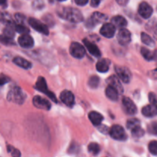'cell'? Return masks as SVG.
Wrapping results in <instances>:
<instances>
[{
	"instance_id": "1",
	"label": "cell",
	"mask_w": 157,
	"mask_h": 157,
	"mask_svg": "<svg viewBox=\"0 0 157 157\" xmlns=\"http://www.w3.org/2000/svg\"><path fill=\"white\" fill-rule=\"evenodd\" d=\"M58 15L63 18L64 19L67 20L69 21L75 23H79L84 20L82 13L80 12L78 9H75L71 7L64 8L62 12L61 13H58Z\"/></svg>"
},
{
	"instance_id": "2",
	"label": "cell",
	"mask_w": 157,
	"mask_h": 157,
	"mask_svg": "<svg viewBox=\"0 0 157 157\" xmlns=\"http://www.w3.org/2000/svg\"><path fill=\"white\" fill-rule=\"evenodd\" d=\"M25 94L21 90V89L18 87H15L9 90L8 94V100L11 102L15 103L18 104H21L24 103L25 100Z\"/></svg>"
},
{
	"instance_id": "3",
	"label": "cell",
	"mask_w": 157,
	"mask_h": 157,
	"mask_svg": "<svg viewBox=\"0 0 157 157\" xmlns=\"http://www.w3.org/2000/svg\"><path fill=\"white\" fill-rule=\"evenodd\" d=\"M109 133L113 140L119 141H124L127 139V135L126 133L124 127L120 125H113L109 130Z\"/></svg>"
},
{
	"instance_id": "4",
	"label": "cell",
	"mask_w": 157,
	"mask_h": 157,
	"mask_svg": "<svg viewBox=\"0 0 157 157\" xmlns=\"http://www.w3.org/2000/svg\"><path fill=\"white\" fill-rule=\"evenodd\" d=\"M35 88H36L37 90H39V91L45 94L48 95L52 101H55V103H57L56 97H55V95L53 93H52V92L48 90L47 84H46L45 79H44L43 77H39V78H38V81H37L36 82V84H35Z\"/></svg>"
},
{
	"instance_id": "5",
	"label": "cell",
	"mask_w": 157,
	"mask_h": 157,
	"mask_svg": "<svg viewBox=\"0 0 157 157\" xmlns=\"http://www.w3.org/2000/svg\"><path fill=\"white\" fill-rule=\"evenodd\" d=\"M114 69L118 78L123 82H124L125 84H128L131 81L132 74L127 67H123V66H115Z\"/></svg>"
},
{
	"instance_id": "6",
	"label": "cell",
	"mask_w": 157,
	"mask_h": 157,
	"mask_svg": "<svg viewBox=\"0 0 157 157\" xmlns=\"http://www.w3.org/2000/svg\"><path fill=\"white\" fill-rule=\"evenodd\" d=\"M107 19V15H104V14L98 12H94L93 15H91V17L87 19V23H86V26L90 28V29H91V28L94 27L95 25H96L97 23L104 22V21H105Z\"/></svg>"
},
{
	"instance_id": "7",
	"label": "cell",
	"mask_w": 157,
	"mask_h": 157,
	"mask_svg": "<svg viewBox=\"0 0 157 157\" xmlns=\"http://www.w3.org/2000/svg\"><path fill=\"white\" fill-rule=\"evenodd\" d=\"M29 24L30 25L31 27L33 28L35 31L40 32L41 34H44L45 35H48L49 31L46 25H44L43 22H41L39 20L36 19L34 18H29Z\"/></svg>"
},
{
	"instance_id": "8",
	"label": "cell",
	"mask_w": 157,
	"mask_h": 157,
	"mask_svg": "<svg viewBox=\"0 0 157 157\" xmlns=\"http://www.w3.org/2000/svg\"><path fill=\"white\" fill-rule=\"evenodd\" d=\"M70 53L74 58L81 59L85 55V49L78 42H73L70 46Z\"/></svg>"
},
{
	"instance_id": "9",
	"label": "cell",
	"mask_w": 157,
	"mask_h": 157,
	"mask_svg": "<svg viewBox=\"0 0 157 157\" xmlns=\"http://www.w3.org/2000/svg\"><path fill=\"white\" fill-rule=\"evenodd\" d=\"M122 102L124 111L127 114L134 115L137 113V107H136V104L133 102V101L130 98H124Z\"/></svg>"
},
{
	"instance_id": "10",
	"label": "cell",
	"mask_w": 157,
	"mask_h": 157,
	"mask_svg": "<svg viewBox=\"0 0 157 157\" xmlns=\"http://www.w3.org/2000/svg\"><path fill=\"white\" fill-rule=\"evenodd\" d=\"M153 12V8L151 7L150 5L146 2H143L140 4L139 8H138V13L140 14L142 18H149L151 17L152 14Z\"/></svg>"
},
{
	"instance_id": "11",
	"label": "cell",
	"mask_w": 157,
	"mask_h": 157,
	"mask_svg": "<svg viewBox=\"0 0 157 157\" xmlns=\"http://www.w3.org/2000/svg\"><path fill=\"white\" fill-rule=\"evenodd\" d=\"M118 42L121 45H127L131 41V33L126 29H121L117 34Z\"/></svg>"
},
{
	"instance_id": "12",
	"label": "cell",
	"mask_w": 157,
	"mask_h": 157,
	"mask_svg": "<svg viewBox=\"0 0 157 157\" xmlns=\"http://www.w3.org/2000/svg\"><path fill=\"white\" fill-rule=\"evenodd\" d=\"M116 28L112 23H105L101 27L100 32L104 37L107 38H111L114 36Z\"/></svg>"
},
{
	"instance_id": "13",
	"label": "cell",
	"mask_w": 157,
	"mask_h": 157,
	"mask_svg": "<svg viewBox=\"0 0 157 157\" xmlns=\"http://www.w3.org/2000/svg\"><path fill=\"white\" fill-rule=\"evenodd\" d=\"M33 104L38 109L49 110L52 107V104L48 100L40 96H35L33 98Z\"/></svg>"
},
{
	"instance_id": "14",
	"label": "cell",
	"mask_w": 157,
	"mask_h": 157,
	"mask_svg": "<svg viewBox=\"0 0 157 157\" xmlns=\"http://www.w3.org/2000/svg\"><path fill=\"white\" fill-rule=\"evenodd\" d=\"M60 99L65 105L69 107H73L75 104V96L72 92L69 91V90H63L60 95Z\"/></svg>"
},
{
	"instance_id": "15",
	"label": "cell",
	"mask_w": 157,
	"mask_h": 157,
	"mask_svg": "<svg viewBox=\"0 0 157 157\" xmlns=\"http://www.w3.org/2000/svg\"><path fill=\"white\" fill-rule=\"evenodd\" d=\"M18 42L24 48H31L34 46L33 38L28 34H22L18 38Z\"/></svg>"
},
{
	"instance_id": "16",
	"label": "cell",
	"mask_w": 157,
	"mask_h": 157,
	"mask_svg": "<svg viewBox=\"0 0 157 157\" xmlns=\"http://www.w3.org/2000/svg\"><path fill=\"white\" fill-rule=\"evenodd\" d=\"M83 42H84V45L87 48L88 52H90L92 55H94V56L96 57V58H100V57L101 56V51H100V49L98 48V47L94 44V43L89 41L87 38H84V39L83 40Z\"/></svg>"
},
{
	"instance_id": "17",
	"label": "cell",
	"mask_w": 157,
	"mask_h": 157,
	"mask_svg": "<svg viewBox=\"0 0 157 157\" xmlns=\"http://www.w3.org/2000/svg\"><path fill=\"white\" fill-rule=\"evenodd\" d=\"M107 82L108 84V85L111 86L113 88L116 89L119 92V94L123 93V91H124V87H123L122 84H121L120 78L117 76H116V75H111L110 78H107Z\"/></svg>"
},
{
	"instance_id": "18",
	"label": "cell",
	"mask_w": 157,
	"mask_h": 157,
	"mask_svg": "<svg viewBox=\"0 0 157 157\" xmlns=\"http://www.w3.org/2000/svg\"><path fill=\"white\" fill-rule=\"evenodd\" d=\"M142 113L147 117H153L157 116V106L150 104L147 105L142 109Z\"/></svg>"
},
{
	"instance_id": "19",
	"label": "cell",
	"mask_w": 157,
	"mask_h": 157,
	"mask_svg": "<svg viewBox=\"0 0 157 157\" xmlns=\"http://www.w3.org/2000/svg\"><path fill=\"white\" fill-rule=\"evenodd\" d=\"M110 61L107 59V58H103V59L99 60L97 63L96 68L101 73H106L109 70L110 67Z\"/></svg>"
},
{
	"instance_id": "20",
	"label": "cell",
	"mask_w": 157,
	"mask_h": 157,
	"mask_svg": "<svg viewBox=\"0 0 157 157\" xmlns=\"http://www.w3.org/2000/svg\"><path fill=\"white\" fill-rule=\"evenodd\" d=\"M111 22L115 26L116 29L117 28V29H123V28L126 27L127 25V20L123 16H121V15H117V16L112 18Z\"/></svg>"
},
{
	"instance_id": "21",
	"label": "cell",
	"mask_w": 157,
	"mask_h": 157,
	"mask_svg": "<svg viewBox=\"0 0 157 157\" xmlns=\"http://www.w3.org/2000/svg\"><path fill=\"white\" fill-rule=\"evenodd\" d=\"M88 117L90 119V121H91L92 124L94 126H98L99 124H101L102 121L104 120V117L100 113L96 111H91L89 113Z\"/></svg>"
},
{
	"instance_id": "22",
	"label": "cell",
	"mask_w": 157,
	"mask_h": 157,
	"mask_svg": "<svg viewBox=\"0 0 157 157\" xmlns=\"http://www.w3.org/2000/svg\"><path fill=\"white\" fill-rule=\"evenodd\" d=\"M13 62L15 63L16 65L19 66V67L25 69H29L32 67V63H31L30 61H27L26 59L21 58V57H15L13 59Z\"/></svg>"
},
{
	"instance_id": "23",
	"label": "cell",
	"mask_w": 157,
	"mask_h": 157,
	"mask_svg": "<svg viewBox=\"0 0 157 157\" xmlns=\"http://www.w3.org/2000/svg\"><path fill=\"white\" fill-rule=\"evenodd\" d=\"M106 96L107 97V98H109L110 100L113 101H116L118 100V97H119V92L116 90L115 88H113V87L109 85L108 87L106 88Z\"/></svg>"
},
{
	"instance_id": "24",
	"label": "cell",
	"mask_w": 157,
	"mask_h": 157,
	"mask_svg": "<svg viewBox=\"0 0 157 157\" xmlns=\"http://www.w3.org/2000/svg\"><path fill=\"white\" fill-rule=\"evenodd\" d=\"M141 55L147 61H153L156 58V53L151 52L147 48H141Z\"/></svg>"
},
{
	"instance_id": "25",
	"label": "cell",
	"mask_w": 157,
	"mask_h": 157,
	"mask_svg": "<svg viewBox=\"0 0 157 157\" xmlns=\"http://www.w3.org/2000/svg\"><path fill=\"white\" fill-rule=\"evenodd\" d=\"M141 40H142L143 43L145 44L146 45L150 46V47H154L155 46L154 40L145 32L141 33Z\"/></svg>"
},
{
	"instance_id": "26",
	"label": "cell",
	"mask_w": 157,
	"mask_h": 157,
	"mask_svg": "<svg viewBox=\"0 0 157 157\" xmlns=\"http://www.w3.org/2000/svg\"><path fill=\"white\" fill-rule=\"evenodd\" d=\"M0 21H2V22L6 25L14 24V21L11 15L7 12H0Z\"/></svg>"
},
{
	"instance_id": "27",
	"label": "cell",
	"mask_w": 157,
	"mask_h": 157,
	"mask_svg": "<svg viewBox=\"0 0 157 157\" xmlns=\"http://www.w3.org/2000/svg\"><path fill=\"white\" fill-rule=\"evenodd\" d=\"M138 127H140V121L136 118H133V119H130L127 121V127L130 130H133V129Z\"/></svg>"
},
{
	"instance_id": "28",
	"label": "cell",
	"mask_w": 157,
	"mask_h": 157,
	"mask_svg": "<svg viewBox=\"0 0 157 157\" xmlns=\"http://www.w3.org/2000/svg\"><path fill=\"white\" fill-rule=\"evenodd\" d=\"M15 24L6 25V29L3 30V35L13 38L14 35H15Z\"/></svg>"
},
{
	"instance_id": "29",
	"label": "cell",
	"mask_w": 157,
	"mask_h": 157,
	"mask_svg": "<svg viewBox=\"0 0 157 157\" xmlns=\"http://www.w3.org/2000/svg\"><path fill=\"white\" fill-rule=\"evenodd\" d=\"M88 151L89 153H91L94 156H96L101 151V148H100V146L98 145L96 143H91L88 145Z\"/></svg>"
},
{
	"instance_id": "30",
	"label": "cell",
	"mask_w": 157,
	"mask_h": 157,
	"mask_svg": "<svg viewBox=\"0 0 157 157\" xmlns=\"http://www.w3.org/2000/svg\"><path fill=\"white\" fill-rule=\"evenodd\" d=\"M0 42L5 45H14V44H15V43L13 41V38L8 37L5 35H0Z\"/></svg>"
},
{
	"instance_id": "31",
	"label": "cell",
	"mask_w": 157,
	"mask_h": 157,
	"mask_svg": "<svg viewBox=\"0 0 157 157\" xmlns=\"http://www.w3.org/2000/svg\"><path fill=\"white\" fill-rule=\"evenodd\" d=\"M100 79L97 76H92L89 78L88 84L91 88H97L99 86Z\"/></svg>"
},
{
	"instance_id": "32",
	"label": "cell",
	"mask_w": 157,
	"mask_h": 157,
	"mask_svg": "<svg viewBox=\"0 0 157 157\" xmlns=\"http://www.w3.org/2000/svg\"><path fill=\"white\" fill-rule=\"evenodd\" d=\"M132 132V136L134 138H140L142 137L143 136L145 133V131H144V129L141 128V127H138L136 128L133 129V130H131Z\"/></svg>"
},
{
	"instance_id": "33",
	"label": "cell",
	"mask_w": 157,
	"mask_h": 157,
	"mask_svg": "<svg viewBox=\"0 0 157 157\" xmlns=\"http://www.w3.org/2000/svg\"><path fill=\"white\" fill-rule=\"evenodd\" d=\"M15 30L18 33L20 34H28L29 32V29L23 24H17L15 25Z\"/></svg>"
},
{
	"instance_id": "34",
	"label": "cell",
	"mask_w": 157,
	"mask_h": 157,
	"mask_svg": "<svg viewBox=\"0 0 157 157\" xmlns=\"http://www.w3.org/2000/svg\"><path fill=\"white\" fill-rule=\"evenodd\" d=\"M147 130L150 134L153 136H157V122L150 123L147 127Z\"/></svg>"
},
{
	"instance_id": "35",
	"label": "cell",
	"mask_w": 157,
	"mask_h": 157,
	"mask_svg": "<svg viewBox=\"0 0 157 157\" xmlns=\"http://www.w3.org/2000/svg\"><path fill=\"white\" fill-rule=\"evenodd\" d=\"M148 149L151 154L154 155V156H157V141H151L149 144Z\"/></svg>"
},
{
	"instance_id": "36",
	"label": "cell",
	"mask_w": 157,
	"mask_h": 157,
	"mask_svg": "<svg viewBox=\"0 0 157 157\" xmlns=\"http://www.w3.org/2000/svg\"><path fill=\"white\" fill-rule=\"evenodd\" d=\"M149 101L151 104L157 106V96L156 94H154L153 92L149 93Z\"/></svg>"
},
{
	"instance_id": "37",
	"label": "cell",
	"mask_w": 157,
	"mask_h": 157,
	"mask_svg": "<svg viewBox=\"0 0 157 157\" xmlns=\"http://www.w3.org/2000/svg\"><path fill=\"white\" fill-rule=\"evenodd\" d=\"M8 152L11 153L12 156H20L21 153L18 150L15 149L14 147H11V146H8Z\"/></svg>"
},
{
	"instance_id": "38",
	"label": "cell",
	"mask_w": 157,
	"mask_h": 157,
	"mask_svg": "<svg viewBox=\"0 0 157 157\" xmlns=\"http://www.w3.org/2000/svg\"><path fill=\"white\" fill-rule=\"evenodd\" d=\"M97 127H98V129L99 130V131L101 132L102 133L106 134V133H109V130H110V129H109L107 126L101 125V124H99V125L97 126Z\"/></svg>"
},
{
	"instance_id": "39",
	"label": "cell",
	"mask_w": 157,
	"mask_h": 157,
	"mask_svg": "<svg viewBox=\"0 0 157 157\" xmlns=\"http://www.w3.org/2000/svg\"><path fill=\"white\" fill-rule=\"evenodd\" d=\"M15 17L17 22H18V24H23L25 20V15H23L21 13H17L15 15Z\"/></svg>"
},
{
	"instance_id": "40",
	"label": "cell",
	"mask_w": 157,
	"mask_h": 157,
	"mask_svg": "<svg viewBox=\"0 0 157 157\" xmlns=\"http://www.w3.org/2000/svg\"><path fill=\"white\" fill-rule=\"evenodd\" d=\"M10 81V78L8 76H6V75H0V86L4 85L6 83L9 82Z\"/></svg>"
},
{
	"instance_id": "41",
	"label": "cell",
	"mask_w": 157,
	"mask_h": 157,
	"mask_svg": "<svg viewBox=\"0 0 157 157\" xmlns=\"http://www.w3.org/2000/svg\"><path fill=\"white\" fill-rule=\"evenodd\" d=\"M148 76L150 77L151 79L157 80V68L154 69V70L150 71H149Z\"/></svg>"
},
{
	"instance_id": "42",
	"label": "cell",
	"mask_w": 157,
	"mask_h": 157,
	"mask_svg": "<svg viewBox=\"0 0 157 157\" xmlns=\"http://www.w3.org/2000/svg\"><path fill=\"white\" fill-rule=\"evenodd\" d=\"M102 0H90V6L94 8L98 7Z\"/></svg>"
},
{
	"instance_id": "43",
	"label": "cell",
	"mask_w": 157,
	"mask_h": 157,
	"mask_svg": "<svg viewBox=\"0 0 157 157\" xmlns=\"http://www.w3.org/2000/svg\"><path fill=\"white\" fill-rule=\"evenodd\" d=\"M75 2H76L77 5L81 6H84L88 2V0H75Z\"/></svg>"
},
{
	"instance_id": "44",
	"label": "cell",
	"mask_w": 157,
	"mask_h": 157,
	"mask_svg": "<svg viewBox=\"0 0 157 157\" xmlns=\"http://www.w3.org/2000/svg\"><path fill=\"white\" fill-rule=\"evenodd\" d=\"M116 1H117V2L120 5V6H126L127 3H128L129 0H116Z\"/></svg>"
},
{
	"instance_id": "45",
	"label": "cell",
	"mask_w": 157,
	"mask_h": 157,
	"mask_svg": "<svg viewBox=\"0 0 157 157\" xmlns=\"http://www.w3.org/2000/svg\"><path fill=\"white\" fill-rule=\"evenodd\" d=\"M7 1L6 0H0V6H6Z\"/></svg>"
},
{
	"instance_id": "46",
	"label": "cell",
	"mask_w": 157,
	"mask_h": 157,
	"mask_svg": "<svg viewBox=\"0 0 157 157\" xmlns=\"http://www.w3.org/2000/svg\"><path fill=\"white\" fill-rule=\"evenodd\" d=\"M154 38L157 40V27L155 29V31H154Z\"/></svg>"
},
{
	"instance_id": "47",
	"label": "cell",
	"mask_w": 157,
	"mask_h": 157,
	"mask_svg": "<svg viewBox=\"0 0 157 157\" xmlns=\"http://www.w3.org/2000/svg\"><path fill=\"white\" fill-rule=\"evenodd\" d=\"M58 1H61V2H63V1H65V0H58Z\"/></svg>"
}]
</instances>
